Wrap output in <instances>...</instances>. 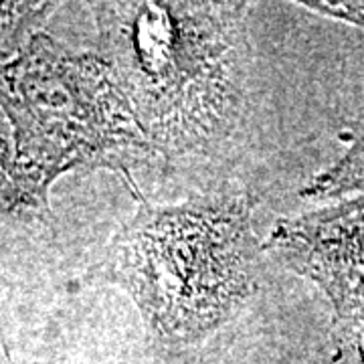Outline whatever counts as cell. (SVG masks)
Returning <instances> with one entry per match:
<instances>
[{
    "label": "cell",
    "instance_id": "cell-3",
    "mask_svg": "<svg viewBox=\"0 0 364 364\" xmlns=\"http://www.w3.org/2000/svg\"><path fill=\"white\" fill-rule=\"evenodd\" d=\"M0 109L21 168L45 198L63 172L109 168L132 182V166L156 156L104 57L43 33L0 61Z\"/></svg>",
    "mask_w": 364,
    "mask_h": 364
},
{
    "label": "cell",
    "instance_id": "cell-7",
    "mask_svg": "<svg viewBox=\"0 0 364 364\" xmlns=\"http://www.w3.org/2000/svg\"><path fill=\"white\" fill-rule=\"evenodd\" d=\"M364 191V132L330 170L316 176L304 191L306 198H334Z\"/></svg>",
    "mask_w": 364,
    "mask_h": 364
},
{
    "label": "cell",
    "instance_id": "cell-8",
    "mask_svg": "<svg viewBox=\"0 0 364 364\" xmlns=\"http://www.w3.org/2000/svg\"><path fill=\"white\" fill-rule=\"evenodd\" d=\"M306 9H310L314 13L324 14L330 18H336V21H344V23H350L354 26H360L364 28V2H301Z\"/></svg>",
    "mask_w": 364,
    "mask_h": 364
},
{
    "label": "cell",
    "instance_id": "cell-2",
    "mask_svg": "<svg viewBox=\"0 0 364 364\" xmlns=\"http://www.w3.org/2000/svg\"><path fill=\"white\" fill-rule=\"evenodd\" d=\"M140 207L112 239L100 277L136 301L164 350L205 340L257 287L261 245L253 233L255 198L227 195Z\"/></svg>",
    "mask_w": 364,
    "mask_h": 364
},
{
    "label": "cell",
    "instance_id": "cell-6",
    "mask_svg": "<svg viewBox=\"0 0 364 364\" xmlns=\"http://www.w3.org/2000/svg\"><path fill=\"white\" fill-rule=\"evenodd\" d=\"M47 200L21 168L14 146L0 136V213L37 210L47 207Z\"/></svg>",
    "mask_w": 364,
    "mask_h": 364
},
{
    "label": "cell",
    "instance_id": "cell-1",
    "mask_svg": "<svg viewBox=\"0 0 364 364\" xmlns=\"http://www.w3.org/2000/svg\"><path fill=\"white\" fill-rule=\"evenodd\" d=\"M100 55L156 154H207L239 126L249 71L245 2H91Z\"/></svg>",
    "mask_w": 364,
    "mask_h": 364
},
{
    "label": "cell",
    "instance_id": "cell-4",
    "mask_svg": "<svg viewBox=\"0 0 364 364\" xmlns=\"http://www.w3.org/2000/svg\"><path fill=\"white\" fill-rule=\"evenodd\" d=\"M263 247L322 287L344 332L364 334V195L279 219Z\"/></svg>",
    "mask_w": 364,
    "mask_h": 364
},
{
    "label": "cell",
    "instance_id": "cell-5",
    "mask_svg": "<svg viewBox=\"0 0 364 364\" xmlns=\"http://www.w3.org/2000/svg\"><path fill=\"white\" fill-rule=\"evenodd\" d=\"M57 6V2H0V53L16 55Z\"/></svg>",
    "mask_w": 364,
    "mask_h": 364
}]
</instances>
